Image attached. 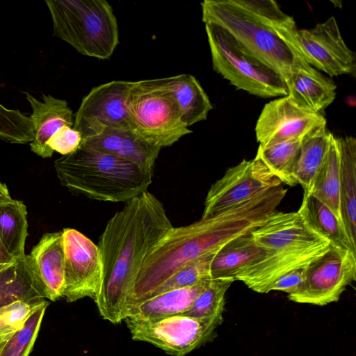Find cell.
<instances>
[{
	"label": "cell",
	"instance_id": "cell-1",
	"mask_svg": "<svg viewBox=\"0 0 356 356\" xmlns=\"http://www.w3.org/2000/svg\"><path fill=\"white\" fill-rule=\"evenodd\" d=\"M173 226L162 202L146 191L125 202L100 236L103 275L94 299L100 316L117 324L125 318L133 282L154 246Z\"/></svg>",
	"mask_w": 356,
	"mask_h": 356
},
{
	"label": "cell",
	"instance_id": "cell-2",
	"mask_svg": "<svg viewBox=\"0 0 356 356\" xmlns=\"http://www.w3.org/2000/svg\"><path fill=\"white\" fill-rule=\"evenodd\" d=\"M246 232L241 213L231 209L186 226L172 227L154 246L143 262L127 300L126 311L149 298L192 261L213 254Z\"/></svg>",
	"mask_w": 356,
	"mask_h": 356
},
{
	"label": "cell",
	"instance_id": "cell-3",
	"mask_svg": "<svg viewBox=\"0 0 356 356\" xmlns=\"http://www.w3.org/2000/svg\"><path fill=\"white\" fill-rule=\"evenodd\" d=\"M200 5L204 24H214L227 31L284 81L307 64L277 31L282 10L275 1L205 0Z\"/></svg>",
	"mask_w": 356,
	"mask_h": 356
},
{
	"label": "cell",
	"instance_id": "cell-4",
	"mask_svg": "<svg viewBox=\"0 0 356 356\" xmlns=\"http://www.w3.org/2000/svg\"><path fill=\"white\" fill-rule=\"evenodd\" d=\"M264 259L242 270L236 280L260 293H268L283 275L302 269L323 254L330 242L313 231L296 212L276 211L268 220L252 232Z\"/></svg>",
	"mask_w": 356,
	"mask_h": 356
},
{
	"label": "cell",
	"instance_id": "cell-5",
	"mask_svg": "<svg viewBox=\"0 0 356 356\" xmlns=\"http://www.w3.org/2000/svg\"><path fill=\"white\" fill-rule=\"evenodd\" d=\"M62 186L90 199L127 202L147 191L153 173L115 155L81 145L54 162Z\"/></svg>",
	"mask_w": 356,
	"mask_h": 356
},
{
	"label": "cell",
	"instance_id": "cell-6",
	"mask_svg": "<svg viewBox=\"0 0 356 356\" xmlns=\"http://www.w3.org/2000/svg\"><path fill=\"white\" fill-rule=\"evenodd\" d=\"M53 35L79 54L108 60L119 44V29L111 5L106 0H49Z\"/></svg>",
	"mask_w": 356,
	"mask_h": 356
},
{
	"label": "cell",
	"instance_id": "cell-7",
	"mask_svg": "<svg viewBox=\"0 0 356 356\" xmlns=\"http://www.w3.org/2000/svg\"><path fill=\"white\" fill-rule=\"evenodd\" d=\"M127 113L130 130L160 149L170 147L192 133L182 120L173 95L161 79L134 81Z\"/></svg>",
	"mask_w": 356,
	"mask_h": 356
},
{
	"label": "cell",
	"instance_id": "cell-8",
	"mask_svg": "<svg viewBox=\"0 0 356 356\" xmlns=\"http://www.w3.org/2000/svg\"><path fill=\"white\" fill-rule=\"evenodd\" d=\"M213 70L239 90L261 97L287 96L282 76L221 26L205 24Z\"/></svg>",
	"mask_w": 356,
	"mask_h": 356
},
{
	"label": "cell",
	"instance_id": "cell-9",
	"mask_svg": "<svg viewBox=\"0 0 356 356\" xmlns=\"http://www.w3.org/2000/svg\"><path fill=\"white\" fill-rule=\"evenodd\" d=\"M124 321L133 340L149 343L172 356H185L213 340L223 316L195 318L180 314Z\"/></svg>",
	"mask_w": 356,
	"mask_h": 356
},
{
	"label": "cell",
	"instance_id": "cell-10",
	"mask_svg": "<svg viewBox=\"0 0 356 356\" xmlns=\"http://www.w3.org/2000/svg\"><path fill=\"white\" fill-rule=\"evenodd\" d=\"M355 280L356 254L330 245L323 254L302 269V282L288 298L295 302L325 306L337 302Z\"/></svg>",
	"mask_w": 356,
	"mask_h": 356
},
{
	"label": "cell",
	"instance_id": "cell-11",
	"mask_svg": "<svg viewBox=\"0 0 356 356\" xmlns=\"http://www.w3.org/2000/svg\"><path fill=\"white\" fill-rule=\"evenodd\" d=\"M280 184L259 159H243L211 185L201 218L217 216Z\"/></svg>",
	"mask_w": 356,
	"mask_h": 356
},
{
	"label": "cell",
	"instance_id": "cell-12",
	"mask_svg": "<svg viewBox=\"0 0 356 356\" xmlns=\"http://www.w3.org/2000/svg\"><path fill=\"white\" fill-rule=\"evenodd\" d=\"M134 81H112L94 87L74 114V126L82 140L106 130L130 129L127 106Z\"/></svg>",
	"mask_w": 356,
	"mask_h": 356
},
{
	"label": "cell",
	"instance_id": "cell-13",
	"mask_svg": "<svg viewBox=\"0 0 356 356\" xmlns=\"http://www.w3.org/2000/svg\"><path fill=\"white\" fill-rule=\"evenodd\" d=\"M291 44L307 63L330 76L355 72V54L343 41L333 16L312 29H296Z\"/></svg>",
	"mask_w": 356,
	"mask_h": 356
},
{
	"label": "cell",
	"instance_id": "cell-14",
	"mask_svg": "<svg viewBox=\"0 0 356 356\" xmlns=\"http://www.w3.org/2000/svg\"><path fill=\"white\" fill-rule=\"evenodd\" d=\"M62 236L65 254L63 297L67 302L86 297L94 300L103 275L99 247L75 229H63Z\"/></svg>",
	"mask_w": 356,
	"mask_h": 356
},
{
	"label": "cell",
	"instance_id": "cell-15",
	"mask_svg": "<svg viewBox=\"0 0 356 356\" xmlns=\"http://www.w3.org/2000/svg\"><path fill=\"white\" fill-rule=\"evenodd\" d=\"M325 127L326 120L321 113L305 111L284 96L265 104L257 121L255 134L259 145L266 147L302 139Z\"/></svg>",
	"mask_w": 356,
	"mask_h": 356
},
{
	"label": "cell",
	"instance_id": "cell-16",
	"mask_svg": "<svg viewBox=\"0 0 356 356\" xmlns=\"http://www.w3.org/2000/svg\"><path fill=\"white\" fill-rule=\"evenodd\" d=\"M28 257L41 296L53 302L63 298L65 254L62 231L44 234Z\"/></svg>",
	"mask_w": 356,
	"mask_h": 356
},
{
	"label": "cell",
	"instance_id": "cell-17",
	"mask_svg": "<svg viewBox=\"0 0 356 356\" xmlns=\"http://www.w3.org/2000/svg\"><path fill=\"white\" fill-rule=\"evenodd\" d=\"M26 96L32 108L30 118L33 139L29 143L31 149L42 158H50L54 152L47 146V143L63 127L74 126L72 110L67 101L51 95H42V101L29 93Z\"/></svg>",
	"mask_w": 356,
	"mask_h": 356
},
{
	"label": "cell",
	"instance_id": "cell-18",
	"mask_svg": "<svg viewBox=\"0 0 356 356\" xmlns=\"http://www.w3.org/2000/svg\"><path fill=\"white\" fill-rule=\"evenodd\" d=\"M87 147L115 155L152 172L161 149L138 138L130 129H110L100 134L82 140Z\"/></svg>",
	"mask_w": 356,
	"mask_h": 356
},
{
	"label": "cell",
	"instance_id": "cell-19",
	"mask_svg": "<svg viewBox=\"0 0 356 356\" xmlns=\"http://www.w3.org/2000/svg\"><path fill=\"white\" fill-rule=\"evenodd\" d=\"M284 83L287 96L298 106L312 113H321L336 97V85L307 63Z\"/></svg>",
	"mask_w": 356,
	"mask_h": 356
},
{
	"label": "cell",
	"instance_id": "cell-20",
	"mask_svg": "<svg viewBox=\"0 0 356 356\" xmlns=\"http://www.w3.org/2000/svg\"><path fill=\"white\" fill-rule=\"evenodd\" d=\"M340 152V206L341 220L353 248L356 250V140L337 138Z\"/></svg>",
	"mask_w": 356,
	"mask_h": 356
},
{
	"label": "cell",
	"instance_id": "cell-21",
	"mask_svg": "<svg viewBox=\"0 0 356 356\" xmlns=\"http://www.w3.org/2000/svg\"><path fill=\"white\" fill-rule=\"evenodd\" d=\"M211 280L193 286L170 290L136 303L127 310L125 318L148 319L185 314Z\"/></svg>",
	"mask_w": 356,
	"mask_h": 356
},
{
	"label": "cell",
	"instance_id": "cell-22",
	"mask_svg": "<svg viewBox=\"0 0 356 356\" xmlns=\"http://www.w3.org/2000/svg\"><path fill=\"white\" fill-rule=\"evenodd\" d=\"M265 251L255 243L252 232L236 237L215 254L211 264L212 278L234 277L262 260Z\"/></svg>",
	"mask_w": 356,
	"mask_h": 356
},
{
	"label": "cell",
	"instance_id": "cell-23",
	"mask_svg": "<svg viewBox=\"0 0 356 356\" xmlns=\"http://www.w3.org/2000/svg\"><path fill=\"white\" fill-rule=\"evenodd\" d=\"M161 81L173 95L182 120L188 127L207 118L213 106L194 76L181 74L161 78Z\"/></svg>",
	"mask_w": 356,
	"mask_h": 356
},
{
	"label": "cell",
	"instance_id": "cell-24",
	"mask_svg": "<svg viewBox=\"0 0 356 356\" xmlns=\"http://www.w3.org/2000/svg\"><path fill=\"white\" fill-rule=\"evenodd\" d=\"M297 212L313 231L327 240L330 245L350 250L356 254L343 222L309 193H304L302 204Z\"/></svg>",
	"mask_w": 356,
	"mask_h": 356
},
{
	"label": "cell",
	"instance_id": "cell-25",
	"mask_svg": "<svg viewBox=\"0 0 356 356\" xmlns=\"http://www.w3.org/2000/svg\"><path fill=\"white\" fill-rule=\"evenodd\" d=\"M309 193L327 207L342 222L340 206V152L337 138L334 135L326 157L314 177Z\"/></svg>",
	"mask_w": 356,
	"mask_h": 356
},
{
	"label": "cell",
	"instance_id": "cell-26",
	"mask_svg": "<svg viewBox=\"0 0 356 356\" xmlns=\"http://www.w3.org/2000/svg\"><path fill=\"white\" fill-rule=\"evenodd\" d=\"M332 136L325 129L302 138L293 179L297 185L302 186L304 193L310 191L314 177L326 157Z\"/></svg>",
	"mask_w": 356,
	"mask_h": 356
},
{
	"label": "cell",
	"instance_id": "cell-27",
	"mask_svg": "<svg viewBox=\"0 0 356 356\" xmlns=\"http://www.w3.org/2000/svg\"><path fill=\"white\" fill-rule=\"evenodd\" d=\"M38 298L42 297L35 283L28 254L13 264L0 265V307Z\"/></svg>",
	"mask_w": 356,
	"mask_h": 356
},
{
	"label": "cell",
	"instance_id": "cell-28",
	"mask_svg": "<svg viewBox=\"0 0 356 356\" xmlns=\"http://www.w3.org/2000/svg\"><path fill=\"white\" fill-rule=\"evenodd\" d=\"M27 236V210L23 202L12 200L1 204L0 238L6 250L17 259L23 258Z\"/></svg>",
	"mask_w": 356,
	"mask_h": 356
},
{
	"label": "cell",
	"instance_id": "cell-29",
	"mask_svg": "<svg viewBox=\"0 0 356 356\" xmlns=\"http://www.w3.org/2000/svg\"><path fill=\"white\" fill-rule=\"evenodd\" d=\"M302 139L287 140L270 146L259 145L256 157L281 181L289 186H296L293 170L297 161Z\"/></svg>",
	"mask_w": 356,
	"mask_h": 356
},
{
	"label": "cell",
	"instance_id": "cell-30",
	"mask_svg": "<svg viewBox=\"0 0 356 356\" xmlns=\"http://www.w3.org/2000/svg\"><path fill=\"white\" fill-rule=\"evenodd\" d=\"M49 305V302L44 300L33 309L20 329L0 336V356L29 355Z\"/></svg>",
	"mask_w": 356,
	"mask_h": 356
},
{
	"label": "cell",
	"instance_id": "cell-31",
	"mask_svg": "<svg viewBox=\"0 0 356 356\" xmlns=\"http://www.w3.org/2000/svg\"><path fill=\"white\" fill-rule=\"evenodd\" d=\"M235 280L234 277L212 278L185 314L195 318L222 316L226 291Z\"/></svg>",
	"mask_w": 356,
	"mask_h": 356
},
{
	"label": "cell",
	"instance_id": "cell-32",
	"mask_svg": "<svg viewBox=\"0 0 356 356\" xmlns=\"http://www.w3.org/2000/svg\"><path fill=\"white\" fill-rule=\"evenodd\" d=\"M216 253L203 255L188 263L159 287L151 297L211 280V264Z\"/></svg>",
	"mask_w": 356,
	"mask_h": 356
},
{
	"label": "cell",
	"instance_id": "cell-33",
	"mask_svg": "<svg viewBox=\"0 0 356 356\" xmlns=\"http://www.w3.org/2000/svg\"><path fill=\"white\" fill-rule=\"evenodd\" d=\"M45 299H21L0 307V336L20 329L38 305Z\"/></svg>",
	"mask_w": 356,
	"mask_h": 356
},
{
	"label": "cell",
	"instance_id": "cell-34",
	"mask_svg": "<svg viewBox=\"0 0 356 356\" xmlns=\"http://www.w3.org/2000/svg\"><path fill=\"white\" fill-rule=\"evenodd\" d=\"M81 142L82 136L79 131L73 127L65 126L49 139L47 146L53 152L65 156L75 152Z\"/></svg>",
	"mask_w": 356,
	"mask_h": 356
},
{
	"label": "cell",
	"instance_id": "cell-35",
	"mask_svg": "<svg viewBox=\"0 0 356 356\" xmlns=\"http://www.w3.org/2000/svg\"><path fill=\"white\" fill-rule=\"evenodd\" d=\"M302 269L292 270L280 277L270 286V291H281L288 295L295 292L302 282Z\"/></svg>",
	"mask_w": 356,
	"mask_h": 356
},
{
	"label": "cell",
	"instance_id": "cell-36",
	"mask_svg": "<svg viewBox=\"0 0 356 356\" xmlns=\"http://www.w3.org/2000/svg\"><path fill=\"white\" fill-rule=\"evenodd\" d=\"M17 260L6 250L0 238V265L13 264Z\"/></svg>",
	"mask_w": 356,
	"mask_h": 356
},
{
	"label": "cell",
	"instance_id": "cell-37",
	"mask_svg": "<svg viewBox=\"0 0 356 356\" xmlns=\"http://www.w3.org/2000/svg\"><path fill=\"white\" fill-rule=\"evenodd\" d=\"M12 200L6 185L0 181V205Z\"/></svg>",
	"mask_w": 356,
	"mask_h": 356
}]
</instances>
